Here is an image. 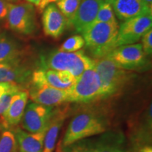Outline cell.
Masks as SVG:
<instances>
[{
  "mask_svg": "<svg viewBox=\"0 0 152 152\" xmlns=\"http://www.w3.org/2000/svg\"><path fill=\"white\" fill-rule=\"evenodd\" d=\"M108 126V119L102 113L91 110L79 113L68 125L62 141V148L71 146L83 139L105 132Z\"/></svg>",
  "mask_w": 152,
  "mask_h": 152,
  "instance_id": "1",
  "label": "cell"
},
{
  "mask_svg": "<svg viewBox=\"0 0 152 152\" xmlns=\"http://www.w3.org/2000/svg\"><path fill=\"white\" fill-rule=\"evenodd\" d=\"M94 61V68L102 84L100 98H109L121 94L133 78L131 72L118 67L109 57L104 56Z\"/></svg>",
  "mask_w": 152,
  "mask_h": 152,
  "instance_id": "2",
  "label": "cell"
},
{
  "mask_svg": "<svg viewBox=\"0 0 152 152\" xmlns=\"http://www.w3.org/2000/svg\"><path fill=\"white\" fill-rule=\"evenodd\" d=\"M118 23L94 22L83 33L85 45L96 58L107 56L116 48Z\"/></svg>",
  "mask_w": 152,
  "mask_h": 152,
  "instance_id": "3",
  "label": "cell"
},
{
  "mask_svg": "<svg viewBox=\"0 0 152 152\" xmlns=\"http://www.w3.org/2000/svg\"><path fill=\"white\" fill-rule=\"evenodd\" d=\"M41 64V68L69 72L77 79L85 71L94 67L95 61L83 51L64 52L57 50L42 57Z\"/></svg>",
  "mask_w": 152,
  "mask_h": 152,
  "instance_id": "4",
  "label": "cell"
},
{
  "mask_svg": "<svg viewBox=\"0 0 152 152\" xmlns=\"http://www.w3.org/2000/svg\"><path fill=\"white\" fill-rule=\"evenodd\" d=\"M67 91L68 102L89 103L99 99L102 84L94 66L83 72Z\"/></svg>",
  "mask_w": 152,
  "mask_h": 152,
  "instance_id": "5",
  "label": "cell"
},
{
  "mask_svg": "<svg viewBox=\"0 0 152 152\" xmlns=\"http://www.w3.org/2000/svg\"><path fill=\"white\" fill-rule=\"evenodd\" d=\"M106 56L126 71H144L149 67L148 56L144 52L142 44L118 47Z\"/></svg>",
  "mask_w": 152,
  "mask_h": 152,
  "instance_id": "6",
  "label": "cell"
},
{
  "mask_svg": "<svg viewBox=\"0 0 152 152\" xmlns=\"http://www.w3.org/2000/svg\"><path fill=\"white\" fill-rule=\"evenodd\" d=\"M7 20L9 29L18 34L29 35L37 30L35 9L30 3L9 4Z\"/></svg>",
  "mask_w": 152,
  "mask_h": 152,
  "instance_id": "7",
  "label": "cell"
},
{
  "mask_svg": "<svg viewBox=\"0 0 152 152\" xmlns=\"http://www.w3.org/2000/svg\"><path fill=\"white\" fill-rule=\"evenodd\" d=\"M151 27V15H143L125 20L119 27L116 47L137 42Z\"/></svg>",
  "mask_w": 152,
  "mask_h": 152,
  "instance_id": "8",
  "label": "cell"
},
{
  "mask_svg": "<svg viewBox=\"0 0 152 152\" xmlns=\"http://www.w3.org/2000/svg\"><path fill=\"white\" fill-rule=\"evenodd\" d=\"M54 111L52 106L30 103L26 106L21 120L23 128L30 133L46 130Z\"/></svg>",
  "mask_w": 152,
  "mask_h": 152,
  "instance_id": "9",
  "label": "cell"
},
{
  "mask_svg": "<svg viewBox=\"0 0 152 152\" xmlns=\"http://www.w3.org/2000/svg\"><path fill=\"white\" fill-rule=\"evenodd\" d=\"M76 80L69 72L39 68L32 73L30 83L33 86L46 85L59 90H67Z\"/></svg>",
  "mask_w": 152,
  "mask_h": 152,
  "instance_id": "10",
  "label": "cell"
},
{
  "mask_svg": "<svg viewBox=\"0 0 152 152\" xmlns=\"http://www.w3.org/2000/svg\"><path fill=\"white\" fill-rule=\"evenodd\" d=\"M32 73L25 65L21 58L0 64V83H9L19 85L30 80Z\"/></svg>",
  "mask_w": 152,
  "mask_h": 152,
  "instance_id": "11",
  "label": "cell"
},
{
  "mask_svg": "<svg viewBox=\"0 0 152 152\" xmlns=\"http://www.w3.org/2000/svg\"><path fill=\"white\" fill-rule=\"evenodd\" d=\"M28 92L32 101L41 105L54 107L68 102L67 90H59L49 85L33 86Z\"/></svg>",
  "mask_w": 152,
  "mask_h": 152,
  "instance_id": "12",
  "label": "cell"
},
{
  "mask_svg": "<svg viewBox=\"0 0 152 152\" xmlns=\"http://www.w3.org/2000/svg\"><path fill=\"white\" fill-rule=\"evenodd\" d=\"M42 21L45 35L54 38H58L62 35L68 23L56 5L54 4H49L44 9Z\"/></svg>",
  "mask_w": 152,
  "mask_h": 152,
  "instance_id": "13",
  "label": "cell"
},
{
  "mask_svg": "<svg viewBox=\"0 0 152 152\" xmlns=\"http://www.w3.org/2000/svg\"><path fill=\"white\" fill-rule=\"evenodd\" d=\"M103 2L102 0H82L71 22L78 33H83L94 22Z\"/></svg>",
  "mask_w": 152,
  "mask_h": 152,
  "instance_id": "14",
  "label": "cell"
},
{
  "mask_svg": "<svg viewBox=\"0 0 152 152\" xmlns=\"http://www.w3.org/2000/svg\"><path fill=\"white\" fill-rule=\"evenodd\" d=\"M111 4L114 14L120 20H126L134 17L151 15V9L141 0H106Z\"/></svg>",
  "mask_w": 152,
  "mask_h": 152,
  "instance_id": "15",
  "label": "cell"
},
{
  "mask_svg": "<svg viewBox=\"0 0 152 152\" xmlns=\"http://www.w3.org/2000/svg\"><path fill=\"white\" fill-rule=\"evenodd\" d=\"M28 98L29 92L27 90H21L15 94L8 109L1 115L4 126L13 127L21 121Z\"/></svg>",
  "mask_w": 152,
  "mask_h": 152,
  "instance_id": "16",
  "label": "cell"
},
{
  "mask_svg": "<svg viewBox=\"0 0 152 152\" xmlns=\"http://www.w3.org/2000/svg\"><path fill=\"white\" fill-rule=\"evenodd\" d=\"M46 130L30 133L20 128L16 129L14 134L18 144V152H42Z\"/></svg>",
  "mask_w": 152,
  "mask_h": 152,
  "instance_id": "17",
  "label": "cell"
},
{
  "mask_svg": "<svg viewBox=\"0 0 152 152\" xmlns=\"http://www.w3.org/2000/svg\"><path fill=\"white\" fill-rule=\"evenodd\" d=\"M66 110L54 109L45 132L42 152H53L58 138V132L66 119Z\"/></svg>",
  "mask_w": 152,
  "mask_h": 152,
  "instance_id": "18",
  "label": "cell"
},
{
  "mask_svg": "<svg viewBox=\"0 0 152 152\" xmlns=\"http://www.w3.org/2000/svg\"><path fill=\"white\" fill-rule=\"evenodd\" d=\"M21 46L14 38L8 34H0V64L21 58Z\"/></svg>",
  "mask_w": 152,
  "mask_h": 152,
  "instance_id": "19",
  "label": "cell"
},
{
  "mask_svg": "<svg viewBox=\"0 0 152 152\" xmlns=\"http://www.w3.org/2000/svg\"><path fill=\"white\" fill-rule=\"evenodd\" d=\"M81 1L82 0H58L56 1V7L69 23H71L74 18Z\"/></svg>",
  "mask_w": 152,
  "mask_h": 152,
  "instance_id": "20",
  "label": "cell"
},
{
  "mask_svg": "<svg viewBox=\"0 0 152 152\" xmlns=\"http://www.w3.org/2000/svg\"><path fill=\"white\" fill-rule=\"evenodd\" d=\"M0 152H18L14 132L6 130L1 133L0 135Z\"/></svg>",
  "mask_w": 152,
  "mask_h": 152,
  "instance_id": "21",
  "label": "cell"
},
{
  "mask_svg": "<svg viewBox=\"0 0 152 152\" xmlns=\"http://www.w3.org/2000/svg\"><path fill=\"white\" fill-rule=\"evenodd\" d=\"M94 22L118 23L115 15L114 14L111 4L106 0L104 1V2L101 5Z\"/></svg>",
  "mask_w": 152,
  "mask_h": 152,
  "instance_id": "22",
  "label": "cell"
},
{
  "mask_svg": "<svg viewBox=\"0 0 152 152\" xmlns=\"http://www.w3.org/2000/svg\"><path fill=\"white\" fill-rule=\"evenodd\" d=\"M85 40L80 35H73L68 38L58 48V51L64 52H75L84 47Z\"/></svg>",
  "mask_w": 152,
  "mask_h": 152,
  "instance_id": "23",
  "label": "cell"
},
{
  "mask_svg": "<svg viewBox=\"0 0 152 152\" xmlns=\"http://www.w3.org/2000/svg\"><path fill=\"white\" fill-rule=\"evenodd\" d=\"M20 90H21V87L14 89V90L5 93L0 97V115L4 113L6 110L8 109L15 94Z\"/></svg>",
  "mask_w": 152,
  "mask_h": 152,
  "instance_id": "24",
  "label": "cell"
},
{
  "mask_svg": "<svg viewBox=\"0 0 152 152\" xmlns=\"http://www.w3.org/2000/svg\"><path fill=\"white\" fill-rule=\"evenodd\" d=\"M95 148L98 152H129L123 149L121 147H118L113 144L105 143V142H99L95 145Z\"/></svg>",
  "mask_w": 152,
  "mask_h": 152,
  "instance_id": "25",
  "label": "cell"
},
{
  "mask_svg": "<svg viewBox=\"0 0 152 152\" xmlns=\"http://www.w3.org/2000/svg\"><path fill=\"white\" fill-rule=\"evenodd\" d=\"M142 49L147 56L152 53V30H149L142 36Z\"/></svg>",
  "mask_w": 152,
  "mask_h": 152,
  "instance_id": "26",
  "label": "cell"
},
{
  "mask_svg": "<svg viewBox=\"0 0 152 152\" xmlns=\"http://www.w3.org/2000/svg\"><path fill=\"white\" fill-rule=\"evenodd\" d=\"M18 87H20V85L9 83H0V97L5 93L14 90V89L18 88Z\"/></svg>",
  "mask_w": 152,
  "mask_h": 152,
  "instance_id": "27",
  "label": "cell"
},
{
  "mask_svg": "<svg viewBox=\"0 0 152 152\" xmlns=\"http://www.w3.org/2000/svg\"><path fill=\"white\" fill-rule=\"evenodd\" d=\"M9 4L6 0H0V20L7 18L9 13Z\"/></svg>",
  "mask_w": 152,
  "mask_h": 152,
  "instance_id": "28",
  "label": "cell"
},
{
  "mask_svg": "<svg viewBox=\"0 0 152 152\" xmlns=\"http://www.w3.org/2000/svg\"><path fill=\"white\" fill-rule=\"evenodd\" d=\"M139 152H152V147L149 145L144 146L140 149Z\"/></svg>",
  "mask_w": 152,
  "mask_h": 152,
  "instance_id": "29",
  "label": "cell"
},
{
  "mask_svg": "<svg viewBox=\"0 0 152 152\" xmlns=\"http://www.w3.org/2000/svg\"><path fill=\"white\" fill-rule=\"evenodd\" d=\"M67 152H85L83 147H77L73 148L71 150H68Z\"/></svg>",
  "mask_w": 152,
  "mask_h": 152,
  "instance_id": "30",
  "label": "cell"
},
{
  "mask_svg": "<svg viewBox=\"0 0 152 152\" xmlns=\"http://www.w3.org/2000/svg\"><path fill=\"white\" fill-rule=\"evenodd\" d=\"M144 4H146L148 7L152 9V0H141Z\"/></svg>",
  "mask_w": 152,
  "mask_h": 152,
  "instance_id": "31",
  "label": "cell"
},
{
  "mask_svg": "<svg viewBox=\"0 0 152 152\" xmlns=\"http://www.w3.org/2000/svg\"><path fill=\"white\" fill-rule=\"evenodd\" d=\"M85 152H98L97 150L94 147H89V148H84Z\"/></svg>",
  "mask_w": 152,
  "mask_h": 152,
  "instance_id": "32",
  "label": "cell"
},
{
  "mask_svg": "<svg viewBox=\"0 0 152 152\" xmlns=\"http://www.w3.org/2000/svg\"><path fill=\"white\" fill-rule=\"evenodd\" d=\"M6 1H7V2L11 3V4H16V3L20 2L21 0H6Z\"/></svg>",
  "mask_w": 152,
  "mask_h": 152,
  "instance_id": "33",
  "label": "cell"
},
{
  "mask_svg": "<svg viewBox=\"0 0 152 152\" xmlns=\"http://www.w3.org/2000/svg\"><path fill=\"white\" fill-rule=\"evenodd\" d=\"M102 1H105V0H102Z\"/></svg>",
  "mask_w": 152,
  "mask_h": 152,
  "instance_id": "34",
  "label": "cell"
}]
</instances>
